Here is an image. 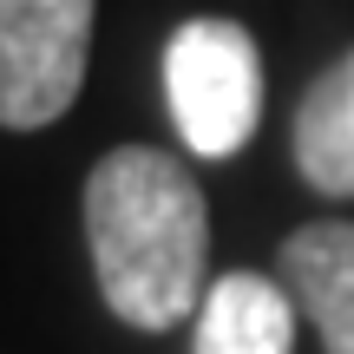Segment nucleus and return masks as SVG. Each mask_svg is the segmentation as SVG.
I'll use <instances>...</instances> for the list:
<instances>
[{
  "instance_id": "obj_1",
  "label": "nucleus",
  "mask_w": 354,
  "mask_h": 354,
  "mask_svg": "<svg viewBox=\"0 0 354 354\" xmlns=\"http://www.w3.org/2000/svg\"><path fill=\"white\" fill-rule=\"evenodd\" d=\"M86 243L99 295L125 328L165 335L203 302L210 263V210L197 177L171 151L118 145L86 177Z\"/></svg>"
},
{
  "instance_id": "obj_2",
  "label": "nucleus",
  "mask_w": 354,
  "mask_h": 354,
  "mask_svg": "<svg viewBox=\"0 0 354 354\" xmlns=\"http://www.w3.org/2000/svg\"><path fill=\"white\" fill-rule=\"evenodd\" d=\"M165 99L197 158H236L263 118V53L236 20H184L165 46Z\"/></svg>"
},
{
  "instance_id": "obj_3",
  "label": "nucleus",
  "mask_w": 354,
  "mask_h": 354,
  "mask_svg": "<svg viewBox=\"0 0 354 354\" xmlns=\"http://www.w3.org/2000/svg\"><path fill=\"white\" fill-rule=\"evenodd\" d=\"M92 0H0V125L39 131L86 86Z\"/></svg>"
},
{
  "instance_id": "obj_4",
  "label": "nucleus",
  "mask_w": 354,
  "mask_h": 354,
  "mask_svg": "<svg viewBox=\"0 0 354 354\" xmlns=\"http://www.w3.org/2000/svg\"><path fill=\"white\" fill-rule=\"evenodd\" d=\"M282 289L328 354H354V223H302L282 243Z\"/></svg>"
},
{
  "instance_id": "obj_5",
  "label": "nucleus",
  "mask_w": 354,
  "mask_h": 354,
  "mask_svg": "<svg viewBox=\"0 0 354 354\" xmlns=\"http://www.w3.org/2000/svg\"><path fill=\"white\" fill-rule=\"evenodd\" d=\"M190 354H295V295L256 269H230L197 302Z\"/></svg>"
},
{
  "instance_id": "obj_6",
  "label": "nucleus",
  "mask_w": 354,
  "mask_h": 354,
  "mask_svg": "<svg viewBox=\"0 0 354 354\" xmlns=\"http://www.w3.org/2000/svg\"><path fill=\"white\" fill-rule=\"evenodd\" d=\"M295 171L322 197H354V46L295 105Z\"/></svg>"
}]
</instances>
